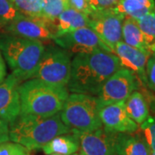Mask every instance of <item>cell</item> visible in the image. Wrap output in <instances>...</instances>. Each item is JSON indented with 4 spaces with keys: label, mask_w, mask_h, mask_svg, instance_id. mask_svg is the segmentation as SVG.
<instances>
[{
    "label": "cell",
    "mask_w": 155,
    "mask_h": 155,
    "mask_svg": "<svg viewBox=\"0 0 155 155\" xmlns=\"http://www.w3.org/2000/svg\"><path fill=\"white\" fill-rule=\"evenodd\" d=\"M121 67L119 58L110 51L77 54L72 61L67 89L72 93L97 96L103 84Z\"/></svg>",
    "instance_id": "6da1fadb"
},
{
    "label": "cell",
    "mask_w": 155,
    "mask_h": 155,
    "mask_svg": "<svg viewBox=\"0 0 155 155\" xmlns=\"http://www.w3.org/2000/svg\"><path fill=\"white\" fill-rule=\"evenodd\" d=\"M10 140L30 150L41 149L52 139L72 130L61 121L60 113L51 116L19 114L9 123Z\"/></svg>",
    "instance_id": "7a4b0ae2"
},
{
    "label": "cell",
    "mask_w": 155,
    "mask_h": 155,
    "mask_svg": "<svg viewBox=\"0 0 155 155\" xmlns=\"http://www.w3.org/2000/svg\"><path fill=\"white\" fill-rule=\"evenodd\" d=\"M20 114L51 116L60 113L69 96L67 86L29 78L18 86Z\"/></svg>",
    "instance_id": "3957f363"
},
{
    "label": "cell",
    "mask_w": 155,
    "mask_h": 155,
    "mask_svg": "<svg viewBox=\"0 0 155 155\" xmlns=\"http://www.w3.org/2000/svg\"><path fill=\"white\" fill-rule=\"evenodd\" d=\"M41 41L0 34V51L12 71L21 81L32 78L44 53Z\"/></svg>",
    "instance_id": "277c9868"
},
{
    "label": "cell",
    "mask_w": 155,
    "mask_h": 155,
    "mask_svg": "<svg viewBox=\"0 0 155 155\" xmlns=\"http://www.w3.org/2000/svg\"><path fill=\"white\" fill-rule=\"evenodd\" d=\"M99 101L97 96L72 93L60 112L61 121L71 130L91 132L103 127Z\"/></svg>",
    "instance_id": "5b68a950"
},
{
    "label": "cell",
    "mask_w": 155,
    "mask_h": 155,
    "mask_svg": "<svg viewBox=\"0 0 155 155\" xmlns=\"http://www.w3.org/2000/svg\"><path fill=\"white\" fill-rule=\"evenodd\" d=\"M70 53L59 46H48L32 78H38L46 83L67 86L71 74Z\"/></svg>",
    "instance_id": "8992f818"
},
{
    "label": "cell",
    "mask_w": 155,
    "mask_h": 155,
    "mask_svg": "<svg viewBox=\"0 0 155 155\" xmlns=\"http://www.w3.org/2000/svg\"><path fill=\"white\" fill-rule=\"evenodd\" d=\"M140 85L134 72L125 67H121L107 79L97 96L101 108L125 101Z\"/></svg>",
    "instance_id": "52a82bcc"
},
{
    "label": "cell",
    "mask_w": 155,
    "mask_h": 155,
    "mask_svg": "<svg viewBox=\"0 0 155 155\" xmlns=\"http://www.w3.org/2000/svg\"><path fill=\"white\" fill-rule=\"evenodd\" d=\"M89 28L113 53L116 45L122 41V22L125 17L117 13L114 8L92 11L89 15Z\"/></svg>",
    "instance_id": "ba28073f"
},
{
    "label": "cell",
    "mask_w": 155,
    "mask_h": 155,
    "mask_svg": "<svg viewBox=\"0 0 155 155\" xmlns=\"http://www.w3.org/2000/svg\"><path fill=\"white\" fill-rule=\"evenodd\" d=\"M0 32L22 38L48 41L55 37L56 23L48 22L41 17H28L21 14L7 22Z\"/></svg>",
    "instance_id": "9c48e42d"
},
{
    "label": "cell",
    "mask_w": 155,
    "mask_h": 155,
    "mask_svg": "<svg viewBox=\"0 0 155 155\" xmlns=\"http://www.w3.org/2000/svg\"><path fill=\"white\" fill-rule=\"evenodd\" d=\"M57 46L72 54H89L97 50L110 51L97 36V35L89 27L76 29L54 38Z\"/></svg>",
    "instance_id": "30bf717a"
},
{
    "label": "cell",
    "mask_w": 155,
    "mask_h": 155,
    "mask_svg": "<svg viewBox=\"0 0 155 155\" xmlns=\"http://www.w3.org/2000/svg\"><path fill=\"white\" fill-rule=\"evenodd\" d=\"M100 119L106 131L113 133H135L139 125L127 115L125 101L106 105L100 109Z\"/></svg>",
    "instance_id": "8fae6325"
},
{
    "label": "cell",
    "mask_w": 155,
    "mask_h": 155,
    "mask_svg": "<svg viewBox=\"0 0 155 155\" xmlns=\"http://www.w3.org/2000/svg\"><path fill=\"white\" fill-rule=\"evenodd\" d=\"M21 83L12 73L0 83V118L8 123L14 122L21 112L18 91Z\"/></svg>",
    "instance_id": "7c38bea8"
},
{
    "label": "cell",
    "mask_w": 155,
    "mask_h": 155,
    "mask_svg": "<svg viewBox=\"0 0 155 155\" xmlns=\"http://www.w3.org/2000/svg\"><path fill=\"white\" fill-rule=\"evenodd\" d=\"M113 53L119 58L122 67L134 72L140 84L147 87L146 67L150 54L126 44L122 41L116 45Z\"/></svg>",
    "instance_id": "4fadbf2b"
},
{
    "label": "cell",
    "mask_w": 155,
    "mask_h": 155,
    "mask_svg": "<svg viewBox=\"0 0 155 155\" xmlns=\"http://www.w3.org/2000/svg\"><path fill=\"white\" fill-rule=\"evenodd\" d=\"M79 140L80 153L83 155H116L111 142L110 132L104 127L91 132L72 130Z\"/></svg>",
    "instance_id": "5bb4252c"
},
{
    "label": "cell",
    "mask_w": 155,
    "mask_h": 155,
    "mask_svg": "<svg viewBox=\"0 0 155 155\" xmlns=\"http://www.w3.org/2000/svg\"><path fill=\"white\" fill-rule=\"evenodd\" d=\"M111 142L116 155H150L151 149L142 134L113 133Z\"/></svg>",
    "instance_id": "9a60e30c"
},
{
    "label": "cell",
    "mask_w": 155,
    "mask_h": 155,
    "mask_svg": "<svg viewBox=\"0 0 155 155\" xmlns=\"http://www.w3.org/2000/svg\"><path fill=\"white\" fill-rule=\"evenodd\" d=\"M89 21L90 18L87 14L75 11L72 8H67L57 19L55 37L72 32L78 28L88 27Z\"/></svg>",
    "instance_id": "2e32d148"
},
{
    "label": "cell",
    "mask_w": 155,
    "mask_h": 155,
    "mask_svg": "<svg viewBox=\"0 0 155 155\" xmlns=\"http://www.w3.org/2000/svg\"><path fill=\"white\" fill-rule=\"evenodd\" d=\"M79 148L78 137L72 131L71 133L60 134L52 139L41 149L45 154L71 155L76 153Z\"/></svg>",
    "instance_id": "e0dca14e"
},
{
    "label": "cell",
    "mask_w": 155,
    "mask_h": 155,
    "mask_svg": "<svg viewBox=\"0 0 155 155\" xmlns=\"http://www.w3.org/2000/svg\"><path fill=\"white\" fill-rule=\"evenodd\" d=\"M114 10L124 17L138 20L155 10L154 0H120Z\"/></svg>",
    "instance_id": "ac0fdd59"
},
{
    "label": "cell",
    "mask_w": 155,
    "mask_h": 155,
    "mask_svg": "<svg viewBox=\"0 0 155 155\" xmlns=\"http://www.w3.org/2000/svg\"><path fill=\"white\" fill-rule=\"evenodd\" d=\"M125 109L129 117L139 126L150 116L149 106L147 97L138 90L134 91L125 100Z\"/></svg>",
    "instance_id": "d6986e66"
},
{
    "label": "cell",
    "mask_w": 155,
    "mask_h": 155,
    "mask_svg": "<svg viewBox=\"0 0 155 155\" xmlns=\"http://www.w3.org/2000/svg\"><path fill=\"white\" fill-rule=\"evenodd\" d=\"M122 41L126 44L140 50L147 54H152L146 46L143 35L139 27L137 21L133 18H124L122 22Z\"/></svg>",
    "instance_id": "ffe728a7"
},
{
    "label": "cell",
    "mask_w": 155,
    "mask_h": 155,
    "mask_svg": "<svg viewBox=\"0 0 155 155\" xmlns=\"http://www.w3.org/2000/svg\"><path fill=\"white\" fill-rule=\"evenodd\" d=\"M137 21L143 35L144 41L151 54L155 52V10L151 11Z\"/></svg>",
    "instance_id": "44dd1931"
},
{
    "label": "cell",
    "mask_w": 155,
    "mask_h": 155,
    "mask_svg": "<svg viewBox=\"0 0 155 155\" xmlns=\"http://www.w3.org/2000/svg\"><path fill=\"white\" fill-rule=\"evenodd\" d=\"M22 15L28 17H41L46 0H10Z\"/></svg>",
    "instance_id": "7402d4cb"
},
{
    "label": "cell",
    "mask_w": 155,
    "mask_h": 155,
    "mask_svg": "<svg viewBox=\"0 0 155 155\" xmlns=\"http://www.w3.org/2000/svg\"><path fill=\"white\" fill-rule=\"evenodd\" d=\"M67 8H69L68 0H46L41 17L48 22L57 23L59 16Z\"/></svg>",
    "instance_id": "603a6c76"
},
{
    "label": "cell",
    "mask_w": 155,
    "mask_h": 155,
    "mask_svg": "<svg viewBox=\"0 0 155 155\" xmlns=\"http://www.w3.org/2000/svg\"><path fill=\"white\" fill-rule=\"evenodd\" d=\"M140 128L151 151H155V116H149L140 125Z\"/></svg>",
    "instance_id": "cb8c5ba5"
},
{
    "label": "cell",
    "mask_w": 155,
    "mask_h": 155,
    "mask_svg": "<svg viewBox=\"0 0 155 155\" xmlns=\"http://www.w3.org/2000/svg\"><path fill=\"white\" fill-rule=\"evenodd\" d=\"M21 13L15 8L10 0H0V20L9 22L19 17Z\"/></svg>",
    "instance_id": "d4e9b609"
},
{
    "label": "cell",
    "mask_w": 155,
    "mask_h": 155,
    "mask_svg": "<svg viewBox=\"0 0 155 155\" xmlns=\"http://www.w3.org/2000/svg\"><path fill=\"white\" fill-rule=\"evenodd\" d=\"M0 155H31V153L25 147L9 140L0 144Z\"/></svg>",
    "instance_id": "484cf974"
},
{
    "label": "cell",
    "mask_w": 155,
    "mask_h": 155,
    "mask_svg": "<svg viewBox=\"0 0 155 155\" xmlns=\"http://www.w3.org/2000/svg\"><path fill=\"white\" fill-rule=\"evenodd\" d=\"M146 75L147 87L155 92V52L148 58L146 67Z\"/></svg>",
    "instance_id": "4316f807"
},
{
    "label": "cell",
    "mask_w": 155,
    "mask_h": 155,
    "mask_svg": "<svg viewBox=\"0 0 155 155\" xmlns=\"http://www.w3.org/2000/svg\"><path fill=\"white\" fill-rule=\"evenodd\" d=\"M68 5L69 8L87 14L88 16L91 13L88 0H68Z\"/></svg>",
    "instance_id": "83f0119b"
},
{
    "label": "cell",
    "mask_w": 155,
    "mask_h": 155,
    "mask_svg": "<svg viewBox=\"0 0 155 155\" xmlns=\"http://www.w3.org/2000/svg\"><path fill=\"white\" fill-rule=\"evenodd\" d=\"M91 12L114 8L116 5L112 0H88Z\"/></svg>",
    "instance_id": "f1b7e54d"
},
{
    "label": "cell",
    "mask_w": 155,
    "mask_h": 155,
    "mask_svg": "<svg viewBox=\"0 0 155 155\" xmlns=\"http://www.w3.org/2000/svg\"><path fill=\"white\" fill-rule=\"evenodd\" d=\"M9 123L0 118V144L10 140Z\"/></svg>",
    "instance_id": "f546056e"
},
{
    "label": "cell",
    "mask_w": 155,
    "mask_h": 155,
    "mask_svg": "<svg viewBox=\"0 0 155 155\" xmlns=\"http://www.w3.org/2000/svg\"><path fill=\"white\" fill-rule=\"evenodd\" d=\"M6 77V66L4 57L0 51V83Z\"/></svg>",
    "instance_id": "4dcf8cb0"
},
{
    "label": "cell",
    "mask_w": 155,
    "mask_h": 155,
    "mask_svg": "<svg viewBox=\"0 0 155 155\" xmlns=\"http://www.w3.org/2000/svg\"><path fill=\"white\" fill-rule=\"evenodd\" d=\"M5 24H6V22H5L4 21H2V20H0V30L2 29V28H3Z\"/></svg>",
    "instance_id": "1f68e13d"
},
{
    "label": "cell",
    "mask_w": 155,
    "mask_h": 155,
    "mask_svg": "<svg viewBox=\"0 0 155 155\" xmlns=\"http://www.w3.org/2000/svg\"><path fill=\"white\" fill-rule=\"evenodd\" d=\"M112 1L115 3V5H116L118 4V3H119V2H120V0H112Z\"/></svg>",
    "instance_id": "d6a6232c"
},
{
    "label": "cell",
    "mask_w": 155,
    "mask_h": 155,
    "mask_svg": "<svg viewBox=\"0 0 155 155\" xmlns=\"http://www.w3.org/2000/svg\"><path fill=\"white\" fill-rule=\"evenodd\" d=\"M150 155H155V151H151V153Z\"/></svg>",
    "instance_id": "836d02e7"
},
{
    "label": "cell",
    "mask_w": 155,
    "mask_h": 155,
    "mask_svg": "<svg viewBox=\"0 0 155 155\" xmlns=\"http://www.w3.org/2000/svg\"><path fill=\"white\" fill-rule=\"evenodd\" d=\"M47 155H62V154H47ZM71 155H78V154L74 153V154H71Z\"/></svg>",
    "instance_id": "e575fe53"
},
{
    "label": "cell",
    "mask_w": 155,
    "mask_h": 155,
    "mask_svg": "<svg viewBox=\"0 0 155 155\" xmlns=\"http://www.w3.org/2000/svg\"><path fill=\"white\" fill-rule=\"evenodd\" d=\"M78 155H83V154H82V153H79V154H78Z\"/></svg>",
    "instance_id": "d590c367"
},
{
    "label": "cell",
    "mask_w": 155,
    "mask_h": 155,
    "mask_svg": "<svg viewBox=\"0 0 155 155\" xmlns=\"http://www.w3.org/2000/svg\"><path fill=\"white\" fill-rule=\"evenodd\" d=\"M154 1H155V0H154Z\"/></svg>",
    "instance_id": "8d00e7d4"
}]
</instances>
